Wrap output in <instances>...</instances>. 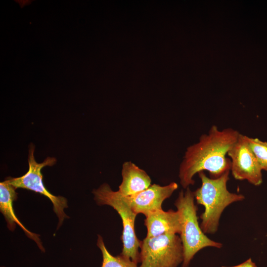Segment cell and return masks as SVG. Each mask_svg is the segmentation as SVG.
<instances>
[{
  "instance_id": "6da1fadb",
  "label": "cell",
  "mask_w": 267,
  "mask_h": 267,
  "mask_svg": "<svg viewBox=\"0 0 267 267\" xmlns=\"http://www.w3.org/2000/svg\"><path fill=\"white\" fill-rule=\"evenodd\" d=\"M240 133L227 128L220 130L212 125L206 134H202L198 141L189 146L180 164L178 177L182 187L186 189L194 185L195 174L208 171L210 177H220L230 171L231 161L227 152L237 140Z\"/></svg>"
},
{
  "instance_id": "7a4b0ae2",
  "label": "cell",
  "mask_w": 267,
  "mask_h": 267,
  "mask_svg": "<svg viewBox=\"0 0 267 267\" xmlns=\"http://www.w3.org/2000/svg\"><path fill=\"white\" fill-rule=\"evenodd\" d=\"M230 171L224 173L219 178L208 177L204 172L198 173L201 185L193 192L198 204L204 207L201 215L200 227L205 234H214L217 232L221 215L230 204L241 201L245 196L241 194L229 192L227 188Z\"/></svg>"
},
{
  "instance_id": "3957f363",
  "label": "cell",
  "mask_w": 267,
  "mask_h": 267,
  "mask_svg": "<svg viewBox=\"0 0 267 267\" xmlns=\"http://www.w3.org/2000/svg\"><path fill=\"white\" fill-rule=\"evenodd\" d=\"M193 192L188 187L181 190L175 202L181 216V231L179 234L183 248L184 258L182 267H188L195 255L208 247L221 248L222 244L208 238L201 228L198 221Z\"/></svg>"
},
{
  "instance_id": "277c9868",
  "label": "cell",
  "mask_w": 267,
  "mask_h": 267,
  "mask_svg": "<svg viewBox=\"0 0 267 267\" xmlns=\"http://www.w3.org/2000/svg\"><path fill=\"white\" fill-rule=\"evenodd\" d=\"M92 193L98 205L110 206L120 215L123 226L121 236L123 245L120 255L137 264L139 262L141 241L137 238L134 230L137 214L132 209L125 197L118 191L112 190L107 183H103L97 189H93Z\"/></svg>"
},
{
  "instance_id": "5b68a950",
  "label": "cell",
  "mask_w": 267,
  "mask_h": 267,
  "mask_svg": "<svg viewBox=\"0 0 267 267\" xmlns=\"http://www.w3.org/2000/svg\"><path fill=\"white\" fill-rule=\"evenodd\" d=\"M140 248L139 267H178L183 261L182 242L176 234L146 237Z\"/></svg>"
},
{
  "instance_id": "8992f818",
  "label": "cell",
  "mask_w": 267,
  "mask_h": 267,
  "mask_svg": "<svg viewBox=\"0 0 267 267\" xmlns=\"http://www.w3.org/2000/svg\"><path fill=\"white\" fill-rule=\"evenodd\" d=\"M35 146L31 144L28 155L29 169L23 176L18 178H7L16 189L21 188L33 191L47 197L53 205V210L58 218L57 228L61 226L65 219L69 218L64 209L68 207L66 198L61 196H55L48 191L43 181L42 169L45 166H52L56 160L54 157H47L43 162L39 163L35 159Z\"/></svg>"
},
{
  "instance_id": "52a82bcc",
  "label": "cell",
  "mask_w": 267,
  "mask_h": 267,
  "mask_svg": "<svg viewBox=\"0 0 267 267\" xmlns=\"http://www.w3.org/2000/svg\"><path fill=\"white\" fill-rule=\"evenodd\" d=\"M227 156L231 161L230 172L235 179L246 180L255 186L262 184L263 171L248 145L247 135L240 133Z\"/></svg>"
},
{
  "instance_id": "ba28073f",
  "label": "cell",
  "mask_w": 267,
  "mask_h": 267,
  "mask_svg": "<svg viewBox=\"0 0 267 267\" xmlns=\"http://www.w3.org/2000/svg\"><path fill=\"white\" fill-rule=\"evenodd\" d=\"M178 188V184L175 182L165 186L153 184L138 193L124 197L135 213L142 214L146 217L150 213L163 210V202Z\"/></svg>"
},
{
  "instance_id": "9c48e42d",
  "label": "cell",
  "mask_w": 267,
  "mask_h": 267,
  "mask_svg": "<svg viewBox=\"0 0 267 267\" xmlns=\"http://www.w3.org/2000/svg\"><path fill=\"white\" fill-rule=\"evenodd\" d=\"M15 189L16 188L10 184L7 178L0 183V211L5 218L7 226L10 230L13 231L16 224L18 225L26 235L33 239L40 249L44 252L45 250L39 238V235L28 230L15 214L13 203L17 198V193L15 191Z\"/></svg>"
},
{
  "instance_id": "30bf717a",
  "label": "cell",
  "mask_w": 267,
  "mask_h": 267,
  "mask_svg": "<svg viewBox=\"0 0 267 267\" xmlns=\"http://www.w3.org/2000/svg\"><path fill=\"white\" fill-rule=\"evenodd\" d=\"M147 237L168 234H180L181 216L179 212L173 210H158L150 213L144 220Z\"/></svg>"
},
{
  "instance_id": "8fae6325",
  "label": "cell",
  "mask_w": 267,
  "mask_h": 267,
  "mask_svg": "<svg viewBox=\"0 0 267 267\" xmlns=\"http://www.w3.org/2000/svg\"><path fill=\"white\" fill-rule=\"evenodd\" d=\"M122 181L118 190L124 196H131L147 189L151 179L146 172L131 161L122 166Z\"/></svg>"
},
{
  "instance_id": "7c38bea8",
  "label": "cell",
  "mask_w": 267,
  "mask_h": 267,
  "mask_svg": "<svg viewBox=\"0 0 267 267\" xmlns=\"http://www.w3.org/2000/svg\"><path fill=\"white\" fill-rule=\"evenodd\" d=\"M97 246L100 249L102 256V262L101 267H139L137 263L131 259L121 255L114 256L107 250L102 237L98 235Z\"/></svg>"
},
{
  "instance_id": "4fadbf2b",
  "label": "cell",
  "mask_w": 267,
  "mask_h": 267,
  "mask_svg": "<svg viewBox=\"0 0 267 267\" xmlns=\"http://www.w3.org/2000/svg\"><path fill=\"white\" fill-rule=\"evenodd\" d=\"M247 140L262 170L267 172V141L248 136Z\"/></svg>"
},
{
  "instance_id": "5bb4252c",
  "label": "cell",
  "mask_w": 267,
  "mask_h": 267,
  "mask_svg": "<svg viewBox=\"0 0 267 267\" xmlns=\"http://www.w3.org/2000/svg\"><path fill=\"white\" fill-rule=\"evenodd\" d=\"M222 267H257L255 263H254L251 259L249 258L243 263L232 267H225L222 266Z\"/></svg>"
},
{
  "instance_id": "9a60e30c",
  "label": "cell",
  "mask_w": 267,
  "mask_h": 267,
  "mask_svg": "<svg viewBox=\"0 0 267 267\" xmlns=\"http://www.w3.org/2000/svg\"><path fill=\"white\" fill-rule=\"evenodd\" d=\"M4 267L2 266V267Z\"/></svg>"
}]
</instances>
